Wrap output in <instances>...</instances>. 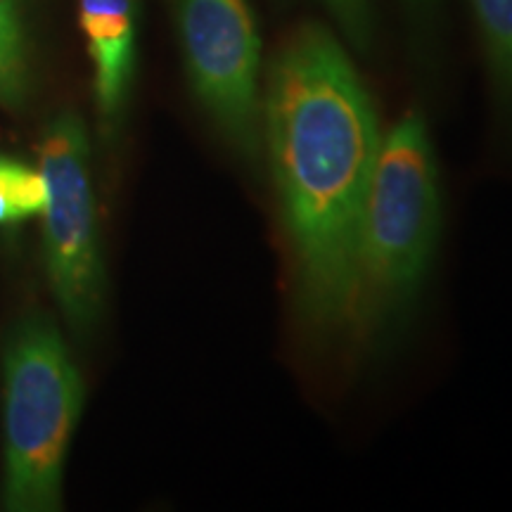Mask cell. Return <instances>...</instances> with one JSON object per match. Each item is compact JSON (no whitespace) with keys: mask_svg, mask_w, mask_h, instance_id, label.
Returning <instances> with one entry per match:
<instances>
[{"mask_svg":"<svg viewBox=\"0 0 512 512\" xmlns=\"http://www.w3.org/2000/svg\"><path fill=\"white\" fill-rule=\"evenodd\" d=\"M46 183L29 166L0 159V223L24 221L43 214Z\"/></svg>","mask_w":512,"mask_h":512,"instance_id":"9","label":"cell"},{"mask_svg":"<svg viewBox=\"0 0 512 512\" xmlns=\"http://www.w3.org/2000/svg\"><path fill=\"white\" fill-rule=\"evenodd\" d=\"M337 19L356 48L366 50L373 41V5L370 0H320Z\"/></svg>","mask_w":512,"mask_h":512,"instance_id":"10","label":"cell"},{"mask_svg":"<svg viewBox=\"0 0 512 512\" xmlns=\"http://www.w3.org/2000/svg\"><path fill=\"white\" fill-rule=\"evenodd\" d=\"M441 228L439 169L430 131L408 112L382 138L358 223L342 339L356 354L382 349L415 309Z\"/></svg>","mask_w":512,"mask_h":512,"instance_id":"2","label":"cell"},{"mask_svg":"<svg viewBox=\"0 0 512 512\" xmlns=\"http://www.w3.org/2000/svg\"><path fill=\"white\" fill-rule=\"evenodd\" d=\"M83 382L67 344L43 318H27L5 351V508L57 510Z\"/></svg>","mask_w":512,"mask_h":512,"instance_id":"3","label":"cell"},{"mask_svg":"<svg viewBox=\"0 0 512 512\" xmlns=\"http://www.w3.org/2000/svg\"><path fill=\"white\" fill-rule=\"evenodd\" d=\"M190 86L230 150L259 169L261 41L249 0H178Z\"/></svg>","mask_w":512,"mask_h":512,"instance_id":"5","label":"cell"},{"mask_svg":"<svg viewBox=\"0 0 512 512\" xmlns=\"http://www.w3.org/2000/svg\"><path fill=\"white\" fill-rule=\"evenodd\" d=\"M38 159L46 183L43 238L50 285L69 325L88 332L105 309V264L91 183V145L79 114L64 112L48 126Z\"/></svg>","mask_w":512,"mask_h":512,"instance_id":"4","label":"cell"},{"mask_svg":"<svg viewBox=\"0 0 512 512\" xmlns=\"http://www.w3.org/2000/svg\"><path fill=\"white\" fill-rule=\"evenodd\" d=\"M494 95L496 126L512 159V0H470Z\"/></svg>","mask_w":512,"mask_h":512,"instance_id":"7","label":"cell"},{"mask_svg":"<svg viewBox=\"0 0 512 512\" xmlns=\"http://www.w3.org/2000/svg\"><path fill=\"white\" fill-rule=\"evenodd\" d=\"M403 5H406V12L411 17L415 31L425 36L432 29V24L437 22L441 0H403Z\"/></svg>","mask_w":512,"mask_h":512,"instance_id":"11","label":"cell"},{"mask_svg":"<svg viewBox=\"0 0 512 512\" xmlns=\"http://www.w3.org/2000/svg\"><path fill=\"white\" fill-rule=\"evenodd\" d=\"M264 150L309 342L342 339L358 223L380 155V124L347 50L320 24L283 43L261 95Z\"/></svg>","mask_w":512,"mask_h":512,"instance_id":"1","label":"cell"},{"mask_svg":"<svg viewBox=\"0 0 512 512\" xmlns=\"http://www.w3.org/2000/svg\"><path fill=\"white\" fill-rule=\"evenodd\" d=\"M27 93V50L17 0H0V105H22Z\"/></svg>","mask_w":512,"mask_h":512,"instance_id":"8","label":"cell"},{"mask_svg":"<svg viewBox=\"0 0 512 512\" xmlns=\"http://www.w3.org/2000/svg\"><path fill=\"white\" fill-rule=\"evenodd\" d=\"M81 29L93 62L95 102L105 128L119 124L133 64H136V5L133 0H79Z\"/></svg>","mask_w":512,"mask_h":512,"instance_id":"6","label":"cell"}]
</instances>
